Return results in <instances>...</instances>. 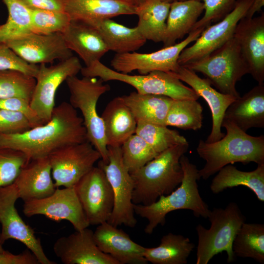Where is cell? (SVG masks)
I'll use <instances>...</instances> for the list:
<instances>
[{"label": "cell", "instance_id": "obj_34", "mask_svg": "<svg viewBox=\"0 0 264 264\" xmlns=\"http://www.w3.org/2000/svg\"><path fill=\"white\" fill-rule=\"evenodd\" d=\"M8 16L6 22L0 25V43L22 38L31 33V10L19 0H2Z\"/></svg>", "mask_w": 264, "mask_h": 264}, {"label": "cell", "instance_id": "obj_45", "mask_svg": "<svg viewBox=\"0 0 264 264\" xmlns=\"http://www.w3.org/2000/svg\"><path fill=\"white\" fill-rule=\"evenodd\" d=\"M0 264H40L35 255L28 249L19 254L3 250L0 252Z\"/></svg>", "mask_w": 264, "mask_h": 264}, {"label": "cell", "instance_id": "obj_39", "mask_svg": "<svg viewBox=\"0 0 264 264\" xmlns=\"http://www.w3.org/2000/svg\"><path fill=\"white\" fill-rule=\"evenodd\" d=\"M70 18L65 11L31 10L30 29L39 34L62 33L68 25Z\"/></svg>", "mask_w": 264, "mask_h": 264}, {"label": "cell", "instance_id": "obj_9", "mask_svg": "<svg viewBox=\"0 0 264 264\" xmlns=\"http://www.w3.org/2000/svg\"><path fill=\"white\" fill-rule=\"evenodd\" d=\"M108 161L98 166L104 171L113 195V208L108 222L117 227H134L137 223L132 202L133 181L122 159L121 146H108Z\"/></svg>", "mask_w": 264, "mask_h": 264}, {"label": "cell", "instance_id": "obj_32", "mask_svg": "<svg viewBox=\"0 0 264 264\" xmlns=\"http://www.w3.org/2000/svg\"><path fill=\"white\" fill-rule=\"evenodd\" d=\"M194 247L189 238L169 233L161 238L158 246L145 247L144 256L153 264H186Z\"/></svg>", "mask_w": 264, "mask_h": 264}, {"label": "cell", "instance_id": "obj_2", "mask_svg": "<svg viewBox=\"0 0 264 264\" xmlns=\"http://www.w3.org/2000/svg\"><path fill=\"white\" fill-rule=\"evenodd\" d=\"M222 127L226 131L222 138L212 143L200 139L196 149L199 156L205 161L198 170L200 178L204 180L228 164H264V135H250L226 119H223Z\"/></svg>", "mask_w": 264, "mask_h": 264}, {"label": "cell", "instance_id": "obj_19", "mask_svg": "<svg viewBox=\"0 0 264 264\" xmlns=\"http://www.w3.org/2000/svg\"><path fill=\"white\" fill-rule=\"evenodd\" d=\"M53 251L64 264H119L99 249L93 231L88 227L58 239Z\"/></svg>", "mask_w": 264, "mask_h": 264}, {"label": "cell", "instance_id": "obj_14", "mask_svg": "<svg viewBox=\"0 0 264 264\" xmlns=\"http://www.w3.org/2000/svg\"><path fill=\"white\" fill-rule=\"evenodd\" d=\"M19 198L14 183L0 188V240L3 243L14 239L23 243L36 257L40 264H56L44 251L41 240L33 229L25 223L19 214L15 203Z\"/></svg>", "mask_w": 264, "mask_h": 264}, {"label": "cell", "instance_id": "obj_18", "mask_svg": "<svg viewBox=\"0 0 264 264\" xmlns=\"http://www.w3.org/2000/svg\"><path fill=\"white\" fill-rule=\"evenodd\" d=\"M249 68V74L258 83L264 84V13L258 17H243L234 35Z\"/></svg>", "mask_w": 264, "mask_h": 264}, {"label": "cell", "instance_id": "obj_16", "mask_svg": "<svg viewBox=\"0 0 264 264\" xmlns=\"http://www.w3.org/2000/svg\"><path fill=\"white\" fill-rule=\"evenodd\" d=\"M253 0H240L234 9L215 24L206 27L191 46L185 47L178 59L179 65L202 58L233 37L236 26L245 16Z\"/></svg>", "mask_w": 264, "mask_h": 264}, {"label": "cell", "instance_id": "obj_46", "mask_svg": "<svg viewBox=\"0 0 264 264\" xmlns=\"http://www.w3.org/2000/svg\"><path fill=\"white\" fill-rule=\"evenodd\" d=\"M30 10L65 11V0H19Z\"/></svg>", "mask_w": 264, "mask_h": 264}, {"label": "cell", "instance_id": "obj_15", "mask_svg": "<svg viewBox=\"0 0 264 264\" xmlns=\"http://www.w3.org/2000/svg\"><path fill=\"white\" fill-rule=\"evenodd\" d=\"M24 202L27 217L41 215L56 221L66 220L76 230L89 226L74 187L56 188L47 197Z\"/></svg>", "mask_w": 264, "mask_h": 264}, {"label": "cell", "instance_id": "obj_30", "mask_svg": "<svg viewBox=\"0 0 264 264\" xmlns=\"http://www.w3.org/2000/svg\"><path fill=\"white\" fill-rule=\"evenodd\" d=\"M90 24L98 29L109 50L116 53L134 52L144 45L147 41L137 26L128 27L111 19Z\"/></svg>", "mask_w": 264, "mask_h": 264}, {"label": "cell", "instance_id": "obj_41", "mask_svg": "<svg viewBox=\"0 0 264 264\" xmlns=\"http://www.w3.org/2000/svg\"><path fill=\"white\" fill-rule=\"evenodd\" d=\"M203 3V16L196 23L192 31L206 28L213 22H218L231 12L240 0H200Z\"/></svg>", "mask_w": 264, "mask_h": 264}, {"label": "cell", "instance_id": "obj_25", "mask_svg": "<svg viewBox=\"0 0 264 264\" xmlns=\"http://www.w3.org/2000/svg\"><path fill=\"white\" fill-rule=\"evenodd\" d=\"M223 119L245 132L252 128H264V84L237 98L227 109Z\"/></svg>", "mask_w": 264, "mask_h": 264}, {"label": "cell", "instance_id": "obj_49", "mask_svg": "<svg viewBox=\"0 0 264 264\" xmlns=\"http://www.w3.org/2000/svg\"><path fill=\"white\" fill-rule=\"evenodd\" d=\"M163 1H164V2H168V3H171L173 1H177V0H161Z\"/></svg>", "mask_w": 264, "mask_h": 264}, {"label": "cell", "instance_id": "obj_22", "mask_svg": "<svg viewBox=\"0 0 264 264\" xmlns=\"http://www.w3.org/2000/svg\"><path fill=\"white\" fill-rule=\"evenodd\" d=\"M13 183L19 198L24 202L42 199L52 195L56 187L48 157L30 160L22 168Z\"/></svg>", "mask_w": 264, "mask_h": 264}, {"label": "cell", "instance_id": "obj_38", "mask_svg": "<svg viewBox=\"0 0 264 264\" xmlns=\"http://www.w3.org/2000/svg\"><path fill=\"white\" fill-rule=\"evenodd\" d=\"M121 148L123 163L130 173L140 168L158 154L136 133L130 136Z\"/></svg>", "mask_w": 264, "mask_h": 264}, {"label": "cell", "instance_id": "obj_48", "mask_svg": "<svg viewBox=\"0 0 264 264\" xmlns=\"http://www.w3.org/2000/svg\"><path fill=\"white\" fill-rule=\"evenodd\" d=\"M127 3L135 6L137 7L141 4L145 2L147 0H123Z\"/></svg>", "mask_w": 264, "mask_h": 264}, {"label": "cell", "instance_id": "obj_28", "mask_svg": "<svg viewBox=\"0 0 264 264\" xmlns=\"http://www.w3.org/2000/svg\"><path fill=\"white\" fill-rule=\"evenodd\" d=\"M244 186L251 190L258 199L264 201V164L257 165L253 171L238 170L228 164L218 172L213 178L210 188L214 194H219L228 188Z\"/></svg>", "mask_w": 264, "mask_h": 264}, {"label": "cell", "instance_id": "obj_1", "mask_svg": "<svg viewBox=\"0 0 264 264\" xmlns=\"http://www.w3.org/2000/svg\"><path fill=\"white\" fill-rule=\"evenodd\" d=\"M82 117L69 103L55 107L49 121L20 133L0 134V147L22 152L30 160L87 141Z\"/></svg>", "mask_w": 264, "mask_h": 264}, {"label": "cell", "instance_id": "obj_20", "mask_svg": "<svg viewBox=\"0 0 264 264\" xmlns=\"http://www.w3.org/2000/svg\"><path fill=\"white\" fill-rule=\"evenodd\" d=\"M169 73L190 86L208 105L212 113V126L205 142L212 143L222 138L225 134L221 132V128L225 111L237 98L217 91L207 79L199 77L196 72L183 66L179 65L176 71Z\"/></svg>", "mask_w": 264, "mask_h": 264}, {"label": "cell", "instance_id": "obj_35", "mask_svg": "<svg viewBox=\"0 0 264 264\" xmlns=\"http://www.w3.org/2000/svg\"><path fill=\"white\" fill-rule=\"evenodd\" d=\"M203 108L194 99L174 100L168 110L165 125L180 129L198 130L202 125Z\"/></svg>", "mask_w": 264, "mask_h": 264}, {"label": "cell", "instance_id": "obj_37", "mask_svg": "<svg viewBox=\"0 0 264 264\" xmlns=\"http://www.w3.org/2000/svg\"><path fill=\"white\" fill-rule=\"evenodd\" d=\"M36 79L15 70H0V99L20 97L30 102Z\"/></svg>", "mask_w": 264, "mask_h": 264}, {"label": "cell", "instance_id": "obj_11", "mask_svg": "<svg viewBox=\"0 0 264 264\" xmlns=\"http://www.w3.org/2000/svg\"><path fill=\"white\" fill-rule=\"evenodd\" d=\"M82 68L79 59L74 56L49 66L39 65L30 105L44 124L51 117L59 86L68 77L76 76Z\"/></svg>", "mask_w": 264, "mask_h": 264}, {"label": "cell", "instance_id": "obj_31", "mask_svg": "<svg viewBox=\"0 0 264 264\" xmlns=\"http://www.w3.org/2000/svg\"><path fill=\"white\" fill-rule=\"evenodd\" d=\"M170 3L161 0H147L136 7L139 32L146 40L163 42L166 31V21Z\"/></svg>", "mask_w": 264, "mask_h": 264}, {"label": "cell", "instance_id": "obj_12", "mask_svg": "<svg viewBox=\"0 0 264 264\" xmlns=\"http://www.w3.org/2000/svg\"><path fill=\"white\" fill-rule=\"evenodd\" d=\"M48 157L56 188L74 187L101 159L88 140L59 149Z\"/></svg>", "mask_w": 264, "mask_h": 264}, {"label": "cell", "instance_id": "obj_33", "mask_svg": "<svg viewBox=\"0 0 264 264\" xmlns=\"http://www.w3.org/2000/svg\"><path fill=\"white\" fill-rule=\"evenodd\" d=\"M236 257L251 258L264 264V224L244 222L237 233L232 244Z\"/></svg>", "mask_w": 264, "mask_h": 264}, {"label": "cell", "instance_id": "obj_4", "mask_svg": "<svg viewBox=\"0 0 264 264\" xmlns=\"http://www.w3.org/2000/svg\"><path fill=\"white\" fill-rule=\"evenodd\" d=\"M180 163L183 177L175 190L160 196L152 204L133 205L135 214L148 221L144 229L146 234H152L158 225H164L167 215L176 210H189L196 217L207 218L209 215L210 210L201 197L198 188V181L200 178L199 170L184 154L181 156Z\"/></svg>", "mask_w": 264, "mask_h": 264}, {"label": "cell", "instance_id": "obj_40", "mask_svg": "<svg viewBox=\"0 0 264 264\" xmlns=\"http://www.w3.org/2000/svg\"><path fill=\"white\" fill-rule=\"evenodd\" d=\"M29 161L21 151L0 147V188L13 184Z\"/></svg>", "mask_w": 264, "mask_h": 264}, {"label": "cell", "instance_id": "obj_5", "mask_svg": "<svg viewBox=\"0 0 264 264\" xmlns=\"http://www.w3.org/2000/svg\"><path fill=\"white\" fill-rule=\"evenodd\" d=\"M207 218L211 224L209 229L200 224L196 228L198 237L196 264H207L214 256L223 251L227 254V262H233L236 257L233 242L245 217L238 204L231 202L224 208L210 210Z\"/></svg>", "mask_w": 264, "mask_h": 264}, {"label": "cell", "instance_id": "obj_42", "mask_svg": "<svg viewBox=\"0 0 264 264\" xmlns=\"http://www.w3.org/2000/svg\"><path fill=\"white\" fill-rule=\"evenodd\" d=\"M39 65L30 64L17 55L6 44L0 43V70H15L36 77Z\"/></svg>", "mask_w": 264, "mask_h": 264}, {"label": "cell", "instance_id": "obj_21", "mask_svg": "<svg viewBox=\"0 0 264 264\" xmlns=\"http://www.w3.org/2000/svg\"><path fill=\"white\" fill-rule=\"evenodd\" d=\"M99 249L115 260L119 264H146L144 247L133 241L123 230L104 222L93 232Z\"/></svg>", "mask_w": 264, "mask_h": 264}, {"label": "cell", "instance_id": "obj_36", "mask_svg": "<svg viewBox=\"0 0 264 264\" xmlns=\"http://www.w3.org/2000/svg\"><path fill=\"white\" fill-rule=\"evenodd\" d=\"M167 127L137 121L135 133L143 138L158 154L175 145L188 142L177 131Z\"/></svg>", "mask_w": 264, "mask_h": 264}, {"label": "cell", "instance_id": "obj_23", "mask_svg": "<svg viewBox=\"0 0 264 264\" xmlns=\"http://www.w3.org/2000/svg\"><path fill=\"white\" fill-rule=\"evenodd\" d=\"M62 34L67 47L78 55L86 66L100 61L109 51L98 29L87 22L71 20Z\"/></svg>", "mask_w": 264, "mask_h": 264}, {"label": "cell", "instance_id": "obj_29", "mask_svg": "<svg viewBox=\"0 0 264 264\" xmlns=\"http://www.w3.org/2000/svg\"><path fill=\"white\" fill-rule=\"evenodd\" d=\"M121 97L136 121L161 125H165L168 110L174 100L165 95L141 94L136 91Z\"/></svg>", "mask_w": 264, "mask_h": 264}, {"label": "cell", "instance_id": "obj_7", "mask_svg": "<svg viewBox=\"0 0 264 264\" xmlns=\"http://www.w3.org/2000/svg\"><path fill=\"white\" fill-rule=\"evenodd\" d=\"M183 66L202 74L221 93L238 98L237 82L249 73L239 46L233 37L209 55Z\"/></svg>", "mask_w": 264, "mask_h": 264}, {"label": "cell", "instance_id": "obj_13", "mask_svg": "<svg viewBox=\"0 0 264 264\" xmlns=\"http://www.w3.org/2000/svg\"><path fill=\"white\" fill-rule=\"evenodd\" d=\"M74 187L89 225L108 221L113 208V195L103 170L94 166Z\"/></svg>", "mask_w": 264, "mask_h": 264}, {"label": "cell", "instance_id": "obj_26", "mask_svg": "<svg viewBox=\"0 0 264 264\" xmlns=\"http://www.w3.org/2000/svg\"><path fill=\"white\" fill-rule=\"evenodd\" d=\"M101 117L107 146H121L135 133L137 121L121 96L116 97L109 102Z\"/></svg>", "mask_w": 264, "mask_h": 264}, {"label": "cell", "instance_id": "obj_6", "mask_svg": "<svg viewBox=\"0 0 264 264\" xmlns=\"http://www.w3.org/2000/svg\"><path fill=\"white\" fill-rule=\"evenodd\" d=\"M70 92L69 103L79 109L82 115L88 140L99 152L101 160L108 161L104 123L97 111V104L100 97L110 90V87L98 77L76 76L66 80Z\"/></svg>", "mask_w": 264, "mask_h": 264}, {"label": "cell", "instance_id": "obj_27", "mask_svg": "<svg viewBox=\"0 0 264 264\" xmlns=\"http://www.w3.org/2000/svg\"><path fill=\"white\" fill-rule=\"evenodd\" d=\"M203 11V3L200 0H180L170 3L164 47L175 44L176 41L191 32Z\"/></svg>", "mask_w": 264, "mask_h": 264}, {"label": "cell", "instance_id": "obj_44", "mask_svg": "<svg viewBox=\"0 0 264 264\" xmlns=\"http://www.w3.org/2000/svg\"><path fill=\"white\" fill-rule=\"evenodd\" d=\"M0 108L23 114L29 121L32 127L44 124L33 110L30 102L20 97H11L0 99Z\"/></svg>", "mask_w": 264, "mask_h": 264}, {"label": "cell", "instance_id": "obj_50", "mask_svg": "<svg viewBox=\"0 0 264 264\" xmlns=\"http://www.w3.org/2000/svg\"><path fill=\"white\" fill-rule=\"evenodd\" d=\"M2 243L0 240V252H1L4 250L2 248Z\"/></svg>", "mask_w": 264, "mask_h": 264}, {"label": "cell", "instance_id": "obj_24", "mask_svg": "<svg viewBox=\"0 0 264 264\" xmlns=\"http://www.w3.org/2000/svg\"><path fill=\"white\" fill-rule=\"evenodd\" d=\"M136 7L123 0H65V11L72 20L92 24L120 15H135Z\"/></svg>", "mask_w": 264, "mask_h": 264}, {"label": "cell", "instance_id": "obj_3", "mask_svg": "<svg viewBox=\"0 0 264 264\" xmlns=\"http://www.w3.org/2000/svg\"><path fill=\"white\" fill-rule=\"evenodd\" d=\"M189 148L188 142L172 147L131 174L133 181L132 202L149 205L175 190L183 172L180 159Z\"/></svg>", "mask_w": 264, "mask_h": 264}, {"label": "cell", "instance_id": "obj_10", "mask_svg": "<svg viewBox=\"0 0 264 264\" xmlns=\"http://www.w3.org/2000/svg\"><path fill=\"white\" fill-rule=\"evenodd\" d=\"M205 28L201 27L192 31L182 41L155 52L116 53L110 65L113 70L125 74L134 70L140 74H147L154 71L175 72L179 66L178 59L181 51L195 42Z\"/></svg>", "mask_w": 264, "mask_h": 264}, {"label": "cell", "instance_id": "obj_8", "mask_svg": "<svg viewBox=\"0 0 264 264\" xmlns=\"http://www.w3.org/2000/svg\"><path fill=\"white\" fill-rule=\"evenodd\" d=\"M83 76L98 77L104 82L118 81L131 85L141 94L169 96L174 100H198L199 96L191 88L169 72L152 71L147 74L130 75L117 72L97 61L88 66L82 67Z\"/></svg>", "mask_w": 264, "mask_h": 264}, {"label": "cell", "instance_id": "obj_47", "mask_svg": "<svg viewBox=\"0 0 264 264\" xmlns=\"http://www.w3.org/2000/svg\"><path fill=\"white\" fill-rule=\"evenodd\" d=\"M264 6V0H253L244 17L248 18L253 17L256 12L261 11Z\"/></svg>", "mask_w": 264, "mask_h": 264}, {"label": "cell", "instance_id": "obj_43", "mask_svg": "<svg viewBox=\"0 0 264 264\" xmlns=\"http://www.w3.org/2000/svg\"><path fill=\"white\" fill-rule=\"evenodd\" d=\"M32 128L23 114L0 108V134L20 133Z\"/></svg>", "mask_w": 264, "mask_h": 264}, {"label": "cell", "instance_id": "obj_17", "mask_svg": "<svg viewBox=\"0 0 264 264\" xmlns=\"http://www.w3.org/2000/svg\"><path fill=\"white\" fill-rule=\"evenodd\" d=\"M26 62L32 64L52 63L73 56L66 45L62 33H31L18 39L4 43Z\"/></svg>", "mask_w": 264, "mask_h": 264}]
</instances>
